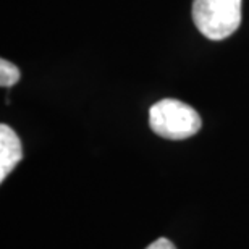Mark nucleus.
<instances>
[{
  "label": "nucleus",
  "mask_w": 249,
  "mask_h": 249,
  "mask_svg": "<svg viewBox=\"0 0 249 249\" xmlns=\"http://www.w3.org/2000/svg\"><path fill=\"white\" fill-rule=\"evenodd\" d=\"M149 124L159 136L180 141L194 136L201 129L202 120L188 104L177 99H162L149 110Z\"/></svg>",
  "instance_id": "obj_1"
},
{
  "label": "nucleus",
  "mask_w": 249,
  "mask_h": 249,
  "mask_svg": "<svg viewBox=\"0 0 249 249\" xmlns=\"http://www.w3.org/2000/svg\"><path fill=\"white\" fill-rule=\"evenodd\" d=\"M243 0H193V21L207 39L222 41L240 28Z\"/></svg>",
  "instance_id": "obj_2"
},
{
  "label": "nucleus",
  "mask_w": 249,
  "mask_h": 249,
  "mask_svg": "<svg viewBox=\"0 0 249 249\" xmlns=\"http://www.w3.org/2000/svg\"><path fill=\"white\" fill-rule=\"evenodd\" d=\"M21 159V141L12 128L2 124L0 126V181H3L10 175V172L17 167Z\"/></svg>",
  "instance_id": "obj_3"
},
{
  "label": "nucleus",
  "mask_w": 249,
  "mask_h": 249,
  "mask_svg": "<svg viewBox=\"0 0 249 249\" xmlns=\"http://www.w3.org/2000/svg\"><path fill=\"white\" fill-rule=\"evenodd\" d=\"M19 81V70L13 63L7 60L0 62V84L3 88H10Z\"/></svg>",
  "instance_id": "obj_4"
},
{
  "label": "nucleus",
  "mask_w": 249,
  "mask_h": 249,
  "mask_svg": "<svg viewBox=\"0 0 249 249\" xmlns=\"http://www.w3.org/2000/svg\"><path fill=\"white\" fill-rule=\"evenodd\" d=\"M146 249H177V248L170 240H167V238H159V240L154 241L152 245H149Z\"/></svg>",
  "instance_id": "obj_5"
}]
</instances>
